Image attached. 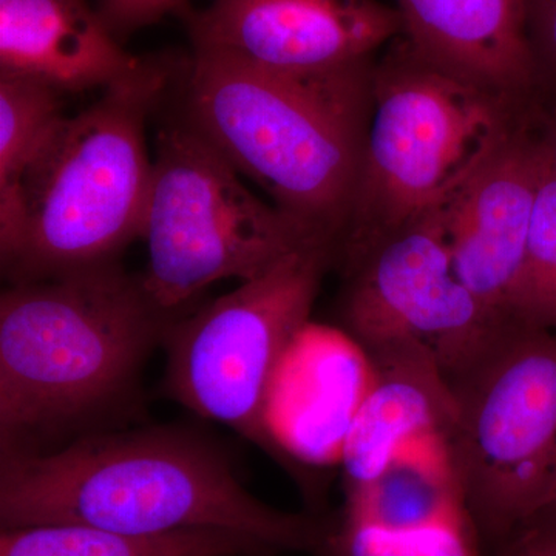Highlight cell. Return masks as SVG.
Returning a JSON list of instances; mask_svg holds the SVG:
<instances>
[{
	"mask_svg": "<svg viewBox=\"0 0 556 556\" xmlns=\"http://www.w3.org/2000/svg\"><path fill=\"white\" fill-rule=\"evenodd\" d=\"M98 13L116 39L149 27L167 14L185 17L189 13V0H100Z\"/></svg>",
	"mask_w": 556,
	"mask_h": 556,
	"instance_id": "21",
	"label": "cell"
},
{
	"mask_svg": "<svg viewBox=\"0 0 556 556\" xmlns=\"http://www.w3.org/2000/svg\"><path fill=\"white\" fill-rule=\"evenodd\" d=\"M376 61L285 73L193 51L181 118L274 206L339 243L361 181Z\"/></svg>",
	"mask_w": 556,
	"mask_h": 556,
	"instance_id": "3",
	"label": "cell"
},
{
	"mask_svg": "<svg viewBox=\"0 0 556 556\" xmlns=\"http://www.w3.org/2000/svg\"><path fill=\"white\" fill-rule=\"evenodd\" d=\"M510 318L556 331V175L546 152L525 265L511 295Z\"/></svg>",
	"mask_w": 556,
	"mask_h": 556,
	"instance_id": "18",
	"label": "cell"
},
{
	"mask_svg": "<svg viewBox=\"0 0 556 556\" xmlns=\"http://www.w3.org/2000/svg\"><path fill=\"white\" fill-rule=\"evenodd\" d=\"M174 73L169 56L141 58L53 127L25 174L24 237L3 270L10 283L116 262L142 239L153 172L146 126Z\"/></svg>",
	"mask_w": 556,
	"mask_h": 556,
	"instance_id": "4",
	"label": "cell"
},
{
	"mask_svg": "<svg viewBox=\"0 0 556 556\" xmlns=\"http://www.w3.org/2000/svg\"><path fill=\"white\" fill-rule=\"evenodd\" d=\"M529 39L536 68V97L556 101V0H529Z\"/></svg>",
	"mask_w": 556,
	"mask_h": 556,
	"instance_id": "20",
	"label": "cell"
},
{
	"mask_svg": "<svg viewBox=\"0 0 556 556\" xmlns=\"http://www.w3.org/2000/svg\"><path fill=\"white\" fill-rule=\"evenodd\" d=\"M182 21L193 51L285 73L376 60L404 33L397 9L379 0H214Z\"/></svg>",
	"mask_w": 556,
	"mask_h": 556,
	"instance_id": "10",
	"label": "cell"
},
{
	"mask_svg": "<svg viewBox=\"0 0 556 556\" xmlns=\"http://www.w3.org/2000/svg\"><path fill=\"white\" fill-rule=\"evenodd\" d=\"M139 61L87 0H0V75L78 93L105 89Z\"/></svg>",
	"mask_w": 556,
	"mask_h": 556,
	"instance_id": "14",
	"label": "cell"
},
{
	"mask_svg": "<svg viewBox=\"0 0 556 556\" xmlns=\"http://www.w3.org/2000/svg\"><path fill=\"white\" fill-rule=\"evenodd\" d=\"M61 91L21 76L0 75V258L10 268L24 237V178L62 115Z\"/></svg>",
	"mask_w": 556,
	"mask_h": 556,
	"instance_id": "16",
	"label": "cell"
},
{
	"mask_svg": "<svg viewBox=\"0 0 556 556\" xmlns=\"http://www.w3.org/2000/svg\"><path fill=\"white\" fill-rule=\"evenodd\" d=\"M280 554L255 538L218 529L134 535L83 525L0 530V556H241Z\"/></svg>",
	"mask_w": 556,
	"mask_h": 556,
	"instance_id": "15",
	"label": "cell"
},
{
	"mask_svg": "<svg viewBox=\"0 0 556 556\" xmlns=\"http://www.w3.org/2000/svg\"><path fill=\"white\" fill-rule=\"evenodd\" d=\"M83 525L161 535L218 529L280 552L321 555L329 529L263 503L228 456L170 427L89 434L42 452H0V526Z\"/></svg>",
	"mask_w": 556,
	"mask_h": 556,
	"instance_id": "1",
	"label": "cell"
},
{
	"mask_svg": "<svg viewBox=\"0 0 556 556\" xmlns=\"http://www.w3.org/2000/svg\"><path fill=\"white\" fill-rule=\"evenodd\" d=\"M543 167L530 110L506 148L441 207L457 277L501 324H515L511 295L525 265Z\"/></svg>",
	"mask_w": 556,
	"mask_h": 556,
	"instance_id": "11",
	"label": "cell"
},
{
	"mask_svg": "<svg viewBox=\"0 0 556 556\" xmlns=\"http://www.w3.org/2000/svg\"><path fill=\"white\" fill-rule=\"evenodd\" d=\"M280 554H270V552H265V554H251V555H241V556H278Z\"/></svg>",
	"mask_w": 556,
	"mask_h": 556,
	"instance_id": "25",
	"label": "cell"
},
{
	"mask_svg": "<svg viewBox=\"0 0 556 556\" xmlns=\"http://www.w3.org/2000/svg\"><path fill=\"white\" fill-rule=\"evenodd\" d=\"M175 318L116 262L0 298V452H36L118 407Z\"/></svg>",
	"mask_w": 556,
	"mask_h": 556,
	"instance_id": "2",
	"label": "cell"
},
{
	"mask_svg": "<svg viewBox=\"0 0 556 556\" xmlns=\"http://www.w3.org/2000/svg\"><path fill=\"white\" fill-rule=\"evenodd\" d=\"M459 508L464 507L452 478L397 459L369 484L348 489L345 510L404 532Z\"/></svg>",
	"mask_w": 556,
	"mask_h": 556,
	"instance_id": "17",
	"label": "cell"
},
{
	"mask_svg": "<svg viewBox=\"0 0 556 556\" xmlns=\"http://www.w3.org/2000/svg\"><path fill=\"white\" fill-rule=\"evenodd\" d=\"M533 101L394 39L376 61L361 181L338 255L444 207L525 126Z\"/></svg>",
	"mask_w": 556,
	"mask_h": 556,
	"instance_id": "5",
	"label": "cell"
},
{
	"mask_svg": "<svg viewBox=\"0 0 556 556\" xmlns=\"http://www.w3.org/2000/svg\"><path fill=\"white\" fill-rule=\"evenodd\" d=\"M368 358L372 380L339 453L346 489L367 485L386 473L409 441L430 433L444 437L455 416L452 387L427 346L388 348Z\"/></svg>",
	"mask_w": 556,
	"mask_h": 556,
	"instance_id": "12",
	"label": "cell"
},
{
	"mask_svg": "<svg viewBox=\"0 0 556 556\" xmlns=\"http://www.w3.org/2000/svg\"><path fill=\"white\" fill-rule=\"evenodd\" d=\"M532 121L548 163L556 175V101L536 97L533 101Z\"/></svg>",
	"mask_w": 556,
	"mask_h": 556,
	"instance_id": "22",
	"label": "cell"
},
{
	"mask_svg": "<svg viewBox=\"0 0 556 556\" xmlns=\"http://www.w3.org/2000/svg\"><path fill=\"white\" fill-rule=\"evenodd\" d=\"M525 530H533V532L540 533V535L546 536L556 543V501L544 508Z\"/></svg>",
	"mask_w": 556,
	"mask_h": 556,
	"instance_id": "24",
	"label": "cell"
},
{
	"mask_svg": "<svg viewBox=\"0 0 556 556\" xmlns=\"http://www.w3.org/2000/svg\"><path fill=\"white\" fill-rule=\"evenodd\" d=\"M338 240L317 237L257 277L167 329V396L204 419L268 444L266 393L281 358L308 325Z\"/></svg>",
	"mask_w": 556,
	"mask_h": 556,
	"instance_id": "8",
	"label": "cell"
},
{
	"mask_svg": "<svg viewBox=\"0 0 556 556\" xmlns=\"http://www.w3.org/2000/svg\"><path fill=\"white\" fill-rule=\"evenodd\" d=\"M416 50L453 72L521 101L538 80L529 0H396Z\"/></svg>",
	"mask_w": 556,
	"mask_h": 556,
	"instance_id": "13",
	"label": "cell"
},
{
	"mask_svg": "<svg viewBox=\"0 0 556 556\" xmlns=\"http://www.w3.org/2000/svg\"><path fill=\"white\" fill-rule=\"evenodd\" d=\"M448 383L450 478L473 529L506 546L556 501V331L508 324Z\"/></svg>",
	"mask_w": 556,
	"mask_h": 556,
	"instance_id": "6",
	"label": "cell"
},
{
	"mask_svg": "<svg viewBox=\"0 0 556 556\" xmlns=\"http://www.w3.org/2000/svg\"><path fill=\"white\" fill-rule=\"evenodd\" d=\"M343 332L367 356L427 346L445 378L470 364L501 324L457 277L441 208L336 258Z\"/></svg>",
	"mask_w": 556,
	"mask_h": 556,
	"instance_id": "9",
	"label": "cell"
},
{
	"mask_svg": "<svg viewBox=\"0 0 556 556\" xmlns=\"http://www.w3.org/2000/svg\"><path fill=\"white\" fill-rule=\"evenodd\" d=\"M317 237L334 236L257 199L185 119L160 130L142 230L148 268L141 276L159 308L174 314L219 280L257 277Z\"/></svg>",
	"mask_w": 556,
	"mask_h": 556,
	"instance_id": "7",
	"label": "cell"
},
{
	"mask_svg": "<svg viewBox=\"0 0 556 556\" xmlns=\"http://www.w3.org/2000/svg\"><path fill=\"white\" fill-rule=\"evenodd\" d=\"M466 510L402 532L401 556H479Z\"/></svg>",
	"mask_w": 556,
	"mask_h": 556,
	"instance_id": "19",
	"label": "cell"
},
{
	"mask_svg": "<svg viewBox=\"0 0 556 556\" xmlns=\"http://www.w3.org/2000/svg\"><path fill=\"white\" fill-rule=\"evenodd\" d=\"M500 556H556V543L533 530H525L503 546Z\"/></svg>",
	"mask_w": 556,
	"mask_h": 556,
	"instance_id": "23",
	"label": "cell"
}]
</instances>
